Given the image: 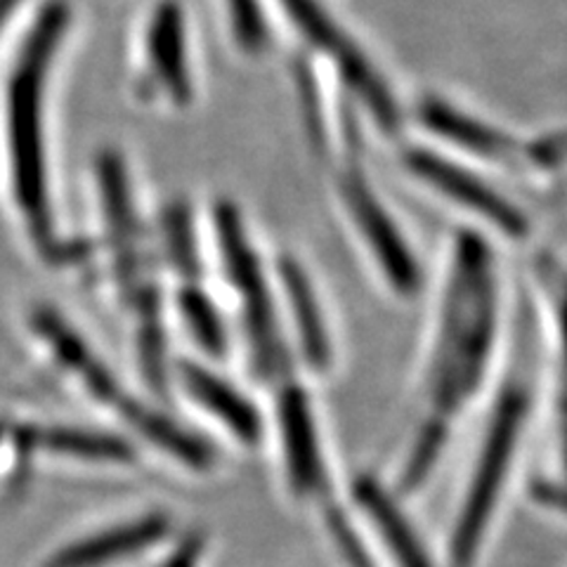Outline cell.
Instances as JSON below:
<instances>
[{
  "label": "cell",
  "instance_id": "1",
  "mask_svg": "<svg viewBox=\"0 0 567 567\" xmlns=\"http://www.w3.org/2000/svg\"><path fill=\"white\" fill-rule=\"evenodd\" d=\"M69 24L62 0L50 3L29 31L8 85V154L12 194L33 233H48V166L43 142V97L48 69Z\"/></svg>",
  "mask_w": 567,
  "mask_h": 567
},
{
  "label": "cell",
  "instance_id": "2",
  "mask_svg": "<svg viewBox=\"0 0 567 567\" xmlns=\"http://www.w3.org/2000/svg\"><path fill=\"white\" fill-rule=\"evenodd\" d=\"M281 6L287 8L291 22L306 39L331 55L333 64L341 69L346 83L362 95L374 116L385 126H393L398 114L385 85L374 74V69L369 66L362 52L348 39L346 31L333 22L324 6H319V0H281Z\"/></svg>",
  "mask_w": 567,
  "mask_h": 567
},
{
  "label": "cell",
  "instance_id": "3",
  "mask_svg": "<svg viewBox=\"0 0 567 567\" xmlns=\"http://www.w3.org/2000/svg\"><path fill=\"white\" fill-rule=\"evenodd\" d=\"M343 189L352 223L358 225V229H362L369 254L381 260L383 275L393 281V287L398 289L412 287V265L410 258H406L404 244L395 235L393 223L388 220L377 199L371 197L369 187L360 177H350Z\"/></svg>",
  "mask_w": 567,
  "mask_h": 567
},
{
  "label": "cell",
  "instance_id": "4",
  "mask_svg": "<svg viewBox=\"0 0 567 567\" xmlns=\"http://www.w3.org/2000/svg\"><path fill=\"white\" fill-rule=\"evenodd\" d=\"M279 440L291 487L298 494H315L319 477H322L317 425L306 395L298 390L284 393L279 404Z\"/></svg>",
  "mask_w": 567,
  "mask_h": 567
},
{
  "label": "cell",
  "instance_id": "5",
  "mask_svg": "<svg viewBox=\"0 0 567 567\" xmlns=\"http://www.w3.org/2000/svg\"><path fill=\"white\" fill-rule=\"evenodd\" d=\"M183 385L192 402L213 421L220 423L225 431L233 433V437L244 442V445H256L260 440L262 421L254 404L237 388L199 367H187L183 371Z\"/></svg>",
  "mask_w": 567,
  "mask_h": 567
},
{
  "label": "cell",
  "instance_id": "6",
  "mask_svg": "<svg viewBox=\"0 0 567 567\" xmlns=\"http://www.w3.org/2000/svg\"><path fill=\"white\" fill-rule=\"evenodd\" d=\"M147 52L154 79L164 85L168 97L185 104L192 97V83L185 60V24L175 3H164L152 17L147 31Z\"/></svg>",
  "mask_w": 567,
  "mask_h": 567
},
{
  "label": "cell",
  "instance_id": "7",
  "mask_svg": "<svg viewBox=\"0 0 567 567\" xmlns=\"http://www.w3.org/2000/svg\"><path fill=\"white\" fill-rule=\"evenodd\" d=\"M164 529V523L156 518L118 525L110 532H102V535L85 537L66 546L64 551L48 560V567H106L156 544Z\"/></svg>",
  "mask_w": 567,
  "mask_h": 567
},
{
  "label": "cell",
  "instance_id": "8",
  "mask_svg": "<svg viewBox=\"0 0 567 567\" xmlns=\"http://www.w3.org/2000/svg\"><path fill=\"white\" fill-rule=\"evenodd\" d=\"M284 284H287L291 319L296 324L300 346H303L308 362L315 369H322L329 362V336L324 329V317L317 306V293L312 291L306 272H300L296 265L284 268Z\"/></svg>",
  "mask_w": 567,
  "mask_h": 567
},
{
  "label": "cell",
  "instance_id": "9",
  "mask_svg": "<svg viewBox=\"0 0 567 567\" xmlns=\"http://www.w3.org/2000/svg\"><path fill=\"white\" fill-rule=\"evenodd\" d=\"M181 310L194 341L204 346L208 352H218L223 348V329L216 310L210 308V300L197 291H185L181 296Z\"/></svg>",
  "mask_w": 567,
  "mask_h": 567
},
{
  "label": "cell",
  "instance_id": "10",
  "mask_svg": "<svg viewBox=\"0 0 567 567\" xmlns=\"http://www.w3.org/2000/svg\"><path fill=\"white\" fill-rule=\"evenodd\" d=\"M225 6L237 43L241 50L258 55L268 45V24H265L258 0H225Z\"/></svg>",
  "mask_w": 567,
  "mask_h": 567
},
{
  "label": "cell",
  "instance_id": "11",
  "mask_svg": "<svg viewBox=\"0 0 567 567\" xmlns=\"http://www.w3.org/2000/svg\"><path fill=\"white\" fill-rule=\"evenodd\" d=\"M22 0H0V27L8 22V17L12 14V10L20 6Z\"/></svg>",
  "mask_w": 567,
  "mask_h": 567
}]
</instances>
